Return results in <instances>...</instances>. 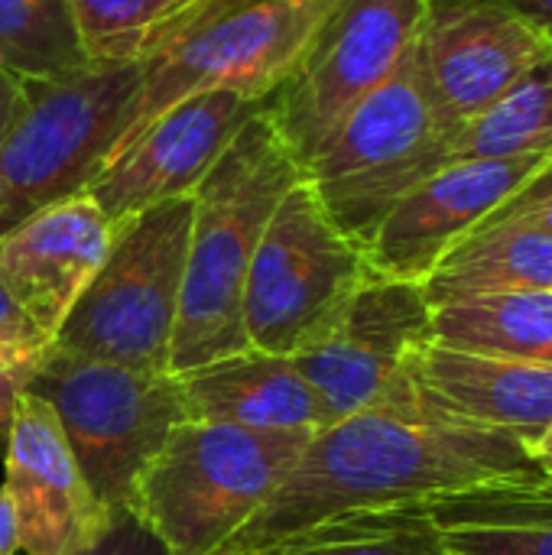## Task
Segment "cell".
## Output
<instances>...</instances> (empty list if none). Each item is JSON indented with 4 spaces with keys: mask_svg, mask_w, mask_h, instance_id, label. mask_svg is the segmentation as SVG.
<instances>
[{
    "mask_svg": "<svg viewBox=\"0 0 552 555\" xmlns=\"http://www.w3.org/2000/svg\"><path fill=\"white\" fill-rule=\"evenodd\" d=\"M537 481L550 478L521 439L455 423L397 390L387 403L319 429L273 501L224 546L257 555L332 517Z\"/></svg>",
    "mask_w": 552,
    "mask_h": 555,
    "instance_id": "6da1fadb",
    "label": "cell"
},
{
    "mask_svg": "<svg viewBox=\"0 0 552 555\" xmlns=\"http://www.w3.org/2000/svg\"><path fill=\"white\" fill-rule=\"evenodd\" d=\"M299 179L303 169L264 107L192 192L185 276L169 361L172 374L251 348L241 325L244 280L270 215Z\"/></svg>",
    "mask_w": 552,
    "mask_h": 555,
    "instance_id": "7a4b0ae2",
    "label": "cell"
},
{
    "mask_svg": "<svg viewBox=\"0 0 552 555\" xmlns=\"http://www.w3.org/2000/svg\"><path fill=\"white\" fill-rule=\"evenodd\" d=\"M309 439L185 420L137 475L127 514L166 555H211L273 501Z\"/></svg>",
    "mask_w": 552,
    "mask_h": 555,
    "instance_id": "3957f363",
    "label": "cell"
},
{
    "mask_svg": "<svg viewBox=\"0 0 552 555\" xmlns=\"http://www.w3.org/2000/svg\"><path fill=\"white\" fill-rule=\"evenodd\" d=\"M335 3L338 0H195L182 7L159 26L153 46L137 62L140 91L117 153L166 107L192 94L234 91L270 101Z\"/></svg>",
    "mask_w": 552,
    "mask_h": 555,
    "instance_id": "277c9868",
    "label": "cell"
},
{
    "mask_svg": "<svg viewBox=\"0 0 552 555\" xmlns=\"http://www.w3.org/2000/svg\"><path fill=\"white\" fill-rule=\"evenodd\" d=\"M137 91V65L23 78V111L0 140V237L91 189L117 153Z\"/></svg>",
    "mask_w": 552,
    "mask_h": 555,
    "instance_id": "5b68a950",
    "label": "cell"
},
{
    "mask_svg": "<svg viewBox=\"0 0 552 555\" xmlns=\"http://www.w3.org/2000/svg\"><path fill=\"white\" fill-rule=\"evenodd\" d=\"M452 130L439 120L413 46L303 166L332 221L364 250L387 211L449 163Z\"/></svg>",
    "mask_w": 552,
    "mask_h": 555,
    "instance_id": "8992f818",
    "label": "cell"
},
{
    "mask_svg": "<svg viewBox=\"0 0 552 555\" xmlns=\"http://www.w3.org/2000/svg\"><path fill=\"white\" fill-rule=\"evenodd\" d=\"M189 228L192 195L120 221L101 270L52 345L124 367L169 371Z\"/></svg>",
    "mask_w": 552,
    "mask_h": 555,
    "instance_id": "52a82bcc",
    "label": "cell"
},
{
    "mask_svg": "<svg viewBox=\"0 0 552 555\" xmlns=\"http://www.w3.org/2000/svg\"><path fill=\"white\" fill-rule=\"evenodd\" d=\"M29 393L49 403L94 498L127 514L137 475L182 426L185 397L172 371H140L49 348Z\"/></svg>",
    "mask_w": 552,
    "mask_h": 555,
    "instance_id": "ba28073f",
    "label": "cell"
},
{
    "mask_svg": "<svg viewBox=\"0 0 552 555\" xmlns=\"http://www.w3.org/2000/svg\"><path fill=\"white\" fill-rule=\"evenodd\" d=\"M368 273L364 250L299 179L270 215L244 280L247 345L286 358L306 351L335 325Z\"/></svg>",
    "mask_w": 552,
    "mask_h": 555,
    "instance_id": "9c48e42d",
    "label": "cell"
},
{
    "mask_svg": "<svg viewBox=\"0 0 552 555\" xmlns=\"http://www.w3.org/2000/svg\"><path fill=\"white\" fill-rule=\"evenodd\" d=\"M426 0H338L267 111L299 169L407 59Z\"/></svg>",
    "mask_w": 552,
    "mask_h": 555,
    "instance_id": "30bf717a",
    "label": "cell"
},
{
    "mask_svg": "<svg viewBox=\"0 0 552 555\" xmlns=\"http://www.w3.org/2000/svg\"><path fill=\"white\" fill-rule=\"evenodd\" d=\"M433 338V306L423 283L368 273L335 325L293 354L303 380L322 403L325 426L387 403L410 358Z\"/></svg>",
    "mask_w": 552,
    "mask_h": 555,
    "instance_id": "8fae6325",
    "label": "cell"
},
{
    "mask_svg": "<svg viewBox=\"0 0 552 555\" xmlns=\"http://www.w3.org/2000/svg\"><path fill=\"white\" fill-rule=\"evenodd\" d=\"M413 59L439 120L459 133L552 59V39L508 0H426Z\"/></svg>",
    "mask_w": 552,
    "mask_h": 555,
    "instance_id": "7c38bea8",
    "label": "cell"
},
{
    "mask_svg": "<svg viewBox=\"0 0 552 555\" xmlns=\"http://www.w3.org/2000/svg\"><path fill=\"white\" fill-rule=\"evenodd\" d=\"M267 101L234 91H205L166 107L146 124L85 192L111 224L172 198H189L244 124Z\"/></svg>",
    "mask_w": 552,
    "mask_h": 555,
    "instance_id": "4fadbf2b",
    "label": "cell"
},
{
    "mask_svg": "<svg viewBox=\"0 0 552 555\" xmlns=\"http://www.w3.org/2000/svg\"><path fill=\"white\" fill-rule=\"evenodd\" d=\"M552 156L452 159L407 192L364 247L377 276L426 283L439 260L482 228Z\"/></svg>",
    "mask_w": 552,
    "mask_h": 555,
    "instance_id": "5bb4252c",
    "label": "cell"
},
{
    "mask_svg": "<svg viewBox=\"0 0 552 555\" xmlns=\"http://www.w3.org/2000/svg\"><path fill=\"white\" fill-rule=\"evenodd\" d=\"M3 468V488L16 511L20 553L81 555L111 530L114 514L85 481L55 413L29 390L13 413Z\"/></svg>",
    "mask_w": 552,
    "mask_h": 555,
    "instance_id": "9a60e30c",
    "label": "cell"
},
{
    "mask_svg": "<svg viewBox=\"0 0 552 555\" xmlns=\"http://www.w3.org/2000/svg\"><path fill=\"white\" fill-rule=\"evenodd\" d=\"M400 390L455 423L504 433L524 446L552 426V367L426 341L407 364Z\"/></svg>",
    "mask_w": 552,
    "mask_h": 555,
    "instance_id": "2e32d148",
    "label": "cell"
},
{
    "mask_svg": "<svg viewBox=\"0 0 552 555\" xmlns=\"http://www.w3.org/2000/svg\"><path fill=\"white\" fill-rule=\"evenodd\" d=\"M114 228L88 195H75L0 237V283L52 341L101 270Z\"/></svg>",
    "mask_w": 552,
    "mask_h": 555,
    "instance_id": "e0dca14e",
    "label": "cell"
},
{
    "mask_svg": "<svg viewBox=\"0 0 552 555\" xmlns=\"http://www.w3.org/2000/svg\"><path fill=\"white\" fill-rule=\"evenodd\" d=\"M185 416L192 423H224L254 433L325 429V413L299 367L286 354L247 348L241 354L179 374Z\"/></svg>",
    "mask_w": 552,
    "mask_h": 555,
    "instance_id": "ac0fdd59",
    "label": "cell"
},
{
    "mask_svg": "<svg viewBox=\"0 0 552 555\" xmlns=\"http://www.w3.org/2000/svg\"><path fill=\"white\" fill-rule=\"evenodd\" d=\"M426 507L449 555H552V481L478 488Z\"/></svg>",
    "mask_w": 552,
    "mask_h": 555,
    "instance_id": "d6986e66",
    "label": "cell"
},
{
    "mask_svg": "<svg viewBox=\"0 0 552 555\" xmlns=\"http://www.w3.org/2000/svg\"><path fill=\"white\" fill-rule=\"evenodd\" d=\"M423 289L429 306L495 293H552V237L517 224H485L439 260Z\"/></svg>",
    "mask_w": 552,
    "mask_h": 555,
    "instance_id": "ffe728a7",
    "label": "cell"
},
{
    "mask_svg": "<svg viewBox=\"0 0 552 555\" xmlns=\"http://www.w3.org/2000/svg\"><path fill=\"white\" fill-rule=\"evenodd\" d=\"M433 341L552 367V293H495L433 306Z\"/></svg>",
    "mask_w": 552,
    "mask_h": 555,
    "instance_id": "44dd1931",
    "label": "cell"
},
{
    "mask_svg": "<svg viewBox=\"0 0 552 555\" xmlns=\"http://www.w3.org/2000/svg\"><path fill=\"white\" fill-rule=\"evenodd\" d=\"M257 555H449L429 507L361 511L299 530Z\"/></svg>",
    "mask_w": 552,
    "mask_h": 555,
    "instance_id": "7402d4cb",
    "label": "cell"
},
{
    "mask_svg": "<svg viewBox=\"0 0 552 555\" xmlns=\"http://www.w3.org/2000/svg\"><path fill=\"white\" fill-rule=\"evenodd\" d=\"M552 156V59L452 137V159Z\"/></svg>",
    "mask_w": 552,
    "mask_h": 555,
    "instance_id": "603a6c76",
    "label": "cell"
},
{
    "mask_svg": "<svg viewBox=\"0 0 552 555\" xmlns=\"http://www.w3.org/2000/svg\"><path fill=\"white\" fill-rule=\"evenodd\" d=\"M94 65L75 33L68 0H0V68L59 78Z\"/></svg>",
    "mask_w": 552,
    "mask_h": 555,
    "instance_id": "cb8c5ba5",
    "label": "cell"
},
{
    "mask_svg": "<svg viewBox=\"0 0 552 555\" xmlns=\"http://www.w3.org/2000/svg\"><path fill=\"white\" fill-rule=\"evenodd\" d=\"M68 7L94 65H137L185 0H68Z\"/></svg>",
    "mask_w": 552,
    "mask_h": 555,
    "instance_id": "d4e9b609",
    "label": "cell"
},
{
    "mask_svg": "<svg viewBox=\"0 0 552 555\" xmlns=\"http://www.w3.org/2000/svg\"><path fill=\"white\" fill-rule=\"evenodd\" d=\"M485 224H517L552 237V159H547Z\"/></svg>",
    "mask_w": 552,
    "mask_h": 555,
    "instance_id": "484cf974",
    "label": "cell"
},
{
    "mask_svg": "<svg viewBox=\"0 0 552 555\" xmlns=\"http://www.w3.org/2000/svg\"><path fill=\"white\" fill-rule=\"evenodd\" d=\"M52 348V345H49ZM49 348H29V345H3L0 341V459L7 452L13 413L29 390V380L36 377L39 364L46 361Z\"/></svg>",
    "mask_w": 552,
    "mask_h": 555,
    "instance_id": "4316f807",
    "label": "cell"
},
{
    "mask_svg": "<svg viewBox=\"0 0 552 555\" xmlns=\"http://www.w3.org/2000/svg\"><path fill=\"white\" fill-rule=\"evenodd\" d=\"M81 555H166L159 550V543L130 517V514H120L114 517L111 530L101 537V543H94L88 553Z\"/></svg>",
    "mask_w": 552,
    "mask_h": 555,
    "instance_id": "83f0119b",
    "label": "cell"
},
{
    "mask_svg": "<svg viewBox=\"0 0 552 555\" xmlns=\"http://www.w3.org/2000/svg\"><path fill=\"white\" fill-rule=\"evenodd\" d=\"M0 341L3 345H29V348H49L52 338L36 328V322L16 306V299L0 283Z\"/></svg>",
    "mask_w": 552,
    "mask_h": 555,
    "instance_id": "f1b7e54d",
    "label": "cell"
},
{
    "mask_svg": "<svg viewBox=\"0 0 552 555\" xmlns=\"http://www.w3.org/2000/svg\"><path fill=\"white\" fill-rule=\"evenodd\" d=\"M20 111H23V78L0 68V140L10 133Z\"/></svg>",
    "mask_w": 552,
    "mask_h": 555,
    "instance_id": "f546056e",
    "label": "cell"
},
{
    "mask_svg": "<svg viewBox=\"0 0 552 555\" xmlns=\"http://www.w3.org/2000/svg\"><path fill=\"white\" fill-rule=\"evenodd\" d=\"M20 553V530H16V511L13 501L7 494V488L0 485V555Z\"/></svg>",
    "mask_w": 552,
    "mask_h": 555,
    "instance_id": "4dcf8cb0",
    "label": "cell"
},
{
    "mask_svg": "<svg viewBox=\"0 0 552 555\" xmlns=\"http://www.w3.org/2000/svg\"><path fill=\"white\" fill-rule=\"evenodd\" d=\"M521 16H527L547 39H552V0H508Z\"/></svg>",
    "mask_w": 552,
    "mask_h": 555,
    "instance_id": "1f68e13d",
    "label": "cell"
},
{
    "mask_svg": "<svg viewBox=\"0 0 552 555\" xmlns=\"http://www.w3.org/2000/svg\"><path fill=\"white\" fill-rule=\"evenodd\" d=\"M530 452H534V462L540 465V472L552 481V426L537 439V446Z\"/></svg>",
    "mask_w": 552,
    "mask_h": 555,
    "instance_id": "d6a6232c",
    "label": "cell"
},
{
    "mask_svg": "<svg viewBox=\"0 0 552 555\" xmlns=\"http://www.w3.org/2000/svg\"><path fill=\"white\" fill-rule=\"evenodd\" d=\"M211 555H238V553H234V550H228V546H221V550H215Z\"/></svg>",
    "mask_w": 552,
    "mask_h": 555,
    "instance_id": "836d02e7",
    "label": "cell"
},
{
    "mask_svg": "<svg viewBox=\"0 0 552 555\" xmlns=\"http://www.w3.org/2000/svg\"><path fill=\"white\" fill-rule=\"evenodd\" d=\"M189 3H195V0H185V7H189Z\"/></svg>",
    "mask_w": 552,
    "mask_h": 555,
    "instance_id": "e575fe53",
    "label": "cell"
}]
</instances>
